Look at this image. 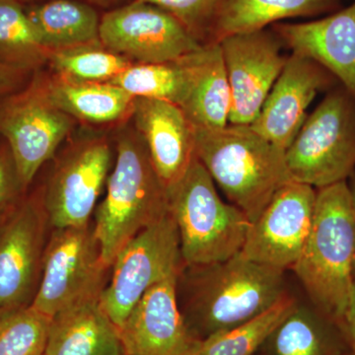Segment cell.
I'll list each match as a JSON object with an SVG mask.
<instances>
[{
  "label": "cell",
  "instance_id": "obj_5",
  "mask_svg": "<svg viewBox=\"0 0 355 355\" xmlns=\"http://www.w3.org/2000/svg\"><path fill=\"white\" fill-rule=\"evenodd\" d=\"M168 191V211L176 223L186 266L211 265L241 252L251 221L224 202L207 170L196 157Z\"/></svg>",
  "mask_w": 355,
  "mask_h": 355
},
{
  "label": "cell",
  "instance_id": "obj_21",
  "mask_svg": "<svg viewBox=\"0 0 355 355\" xmlns=\"http://www.w3.org/2000/svg\"><path fill=\"white\" fill-rule=\"evenodd\" d=\"M342 7L343 0H217L209 44L291 18L328 15Z\"/></svg>",
  "mask_w": 355,
  "mask_h": 355
},
{
  "label": "cell",
  "instance_id": "obj_9",
  "mask_svg": "<svg viewBox=\"0 0 355 355\" xmlns=\"http://www.w3.org/2000/svg\"><path fill=\"white\" fill-rule=\"evenodd\" d=\"M110 270L91 224L53 229L31 306L53 318L77 303L100 299L108 284Z\"/></svg>",
  "mask_w": 355,
  "mask_h": 355
},
{
  "label": "cell",
  "instance_id": "obj_26",
  "mask_svg": "<svg viewBox=\"0 0 355 355\" xmlns=\"http://www.w3.org/2000/svg\"><path fill=\"white\" fill-rule=\"evenodd\" d=\"M188 83L187 57L163 64H132L110 81L132 97L164 100L179 107Z\"/></svg>",
  "mask_w": 355,
  "mask_h": 355
},
{
  "label": "cell",
  "instance_id": "obj_1",
  "mask_svg": "<svg viewBox=\"0 0 355 355\" xmlns=\"http://www.w3.org/2000/svg\"><path fill=\"white\" fill-rule=\"evenodd\" d=\"M183 315L200 340L259 316L286 295L284 270L240 253L211 265L184 266Z\"/></svg>",
  "mask_w": 355,
  "mask_h": 355
},
{
  "label": "cell",
  "instance_id": "obj_22",
  "mask_svg": "<svg viewBox=\"0 0 355 355\" xmlns=\"http://www.w3.org/2000/svg\"><path fill=\"white\" fill-rule=\"evenodd\" d=\"M53 103L73 120L93 125H121L132 116L135 98L110 83H77L46 72Z\"/></svg>",
  "mask_w": 355,
  "mask_h": 355
},
{
  "label": "cell",
  "instance_id": "obj_23",
  "mask_svg": "<svg viewBox=\"0 0 355 355\" xmlns=\"http://www.w3.org/2000/svg\"><path fill=\"white\" fill-rule=\"evenodd\" d=\"M26 11L42 44L50 51L101 43V19L93 7L83 2L50 0Z\"/></svg>",
  "mask_w": 355,
  "mask_h": 355
},
{
  "label": "cell",
  "instance_id": "obj_32",
  "mask_svg": "<svg viewBox=\"0 0 355 355\" xmlns=\"http://www.w3.org/2000/svg\"><path fill=\"white\" fill-rule=\"evenodd\" d=\"M336 328L342 336L347 349L355 354V279L347 308Z\"/></svg>",
  "mask_w": 355,
  "mask_h": 355
},
{
  "label": "cell",
  "instance_id": "obj_4",
  "mask_svg": "<svg viewBox=\"0 0 355 355\" xmlns=\"http://www.w3.org/2000/svg\"><path fill=\"white\" fill-rule=\"evenodd\" d=\"M195 139L200 162L251 222L258 218L273 195L292 181L286 151L263 139L251 125L195 128Z\"/></svg>",
  "mask_w": 355,
  "mask_h": 355
},
{
  "label": "cell",
  "instance_id": "obj_6",
  "mask_svg": "<svg viewBox=\"0 0 355 355\" xmlns=\"http://www.w3.org/2000/svg\"><path fill=\"white\" fill-rule=\"evenodd\" d=\"M293 181L319 189L355 173V98L335 86L309 114L286 151Z\"/></svg>",
  "mask_w": 355,
  "mask_h": 355
},
{
  "label": "cell",
  "instance_id": "obj_28",
  "mask_svg": "<svg viewBox=\"0 0 355 355\" xmlns=\"http://www.w3.org/2000/svg\"><path fill=\"white\" fill-rule=\"evenodd\" d=\"M135 64L101 43L51 51V73L77 83H110Z\"/></svg>",
  "mask_w": 355,
  "mask_h": 355
},
{
  "label": "cell",
  "instance_id": "obj_10",
  "mask_svg": "<svg viewBox=\"0 0 355 355\" xmlns=\"http://www.w3.org/2000/svg\"><path fill=\"white\" fill-rule=\"evenodd\" d=\"M184 266L176 223L168 211L121 250L111 266L100 304L121 328L151 287L180 275Z\"/></svg>",
  "mask_w": 355,
  "mask_h": 355
},
{
  "label": "cell",
  "instance_id": "obj_14",
  "mask_svg": "<svg viewBox=\"0 0 355 355\" xmlns=\"http://www.w3.org/2000/svg\"><path fill=\"white\" fill-rule=\"evenodd\" d=\"M218 44L231 91L229 123L250 125L286 64L284 44L272 28L232 35Z\"/></svg>",
  "mask_w": 355,
  "mask_h": 355
},
{
  "label": "cell",
  "instance_id": "obj_37",
  "mask_svg": "<svg viewBox=\"0 0 355 355\" xmlns=\"http://www.w3.org/2000/svg\"><path fill=\"white\" fill-rule=\"evenodd\" d=\"M17 1H19L20 3H23V2H29L32 1V0H17Z\"/></svg>",
  "mask_w": 355,
  "mask_h": 355
},
{
  "label": "cell",
  "instance_id": "obj_17",
  "mask_svg": "<svg viewBox=\"0 0 355 355\" xmlns=\"http://www.w3.org/2000/svg\"><path fill=\"white\" fill-rule=\"evenodd\" d=\"M272 30L292 53L323 67L355 98V0L320 19L275 23Z\"/></svg>",
  "mask_w": 355,
  "mask_h": 355
},
{
  "label": "cell",
  "instance_id": "obj_33",
  "mask_svg": "<svg viewBox=\"0 0 355 355\" xmlns=\"http://www.w3.org/2000/svg\"><path fill=\"white\" fill-rule=\"evenodd\" d=\"M32 74L0 64V99L22 87Z\"/></svg>",
  "mask_w": 355,
  "mask_h": 355
},
{
  "label": "cell",
  "instance_id": "obj_27",
  "mask_svg": "<svg viewBox=\"0 0 355 355\" xmlns=\"http://www.w3.org/2000/svg\"><path fill=\"white\" fill-rule=\"evenodd\" d=\"M296 305L295 299L286 293L259 316L203 340L197 355H253Z\"/></svg>",
  "mask_w": 355,
  "mask_h": 355
},
{
  "label": "cell",
  "instance_id": "obj_16",
  "mask_svg": "<svg viewBox=\"0 0 355 355\" xmlns=\"http://www.w3.org/2000/svg\"><path fill=\"white\" fill-rule=\"evenodd\" d=\"M338 81L309 58L291 53L251 128L286 151L307 119V109L321 91Z\"/></svg>",
  "mask_w": 355,
  "mask_h": 355
},
{
  "label": "cell",
  "instance_id": "obj_38",
  "mask_svg": "<svg viewBox=\"0 0 355 355\" xmlns=\"http://www.w3.org/2000/svg\"><path fill=\"white\" fill-rule=\"evenodd\" d=\"M0 140H1V137H0Z\"/></svg>",
  "mask_w": 355,
  "mask_h": 355
},
{
  "label": "cell",
  "instance_id": "obj_36",
  "mask_svg": "<svg viewBox=\"0 0 355 355\" xmlns=\"http://www.w3.org/2000/svg\"><path fill=\"white\" fill-rule=\"evenodd\" d=\"M338 355H355V354H352V352H349V350H347V352H343V354H340Z\"/></svg>",
  "mask_w": 355,
  "mask_h": 355
},
{
  "label": "cell",
  "instance_id": "obj_15",
  "mask_svg": "<svg viewBox=\"0 0 355 355\" xmlns=\"http://www.w3.org/2000/svg\"><path fill=\"white\" fill-rule=\"evenodd\" d=\"M179 275L151 287L119 328L125 355H197L202 340L182 313Z\"/></svg>",
  "mask_w": 355,
  "mask_h": 355
},
{
  "label": "cell",
  "instance_id": "obj_30",
  "mask_svg": "<svg viewBox=\"0 0 355 355\" xmlns=\"http://www.w3.org/2000/svg\"><path fill=\"white\" fill-rule=\"evenodd\" d=\"M176 18L202 44H209L217 0H137Z\"/></svg>",
  "mask_w": 355,
  "mask_h": 355
},
{
  "label": "cell",
  "instance_id": "obj_35",
  "mask_svg": "<svg viewBox=\"0 0 355 355\" xmlns=\"http://www.w3.org/2000/svg\"><path fill=\"white\" fill-rule=\"evenodd\" d=\"M15 205H10V207H3V209H0V226H1V224L3 223L4 220H6L7 216L10 214L11 210H12L13 207H15Z\"/></svg>",
  "mask_w": 355,
  "mask_h": 355
},
{
  "label": "cell",
  "instance_id": "obj_29",
  "mask_svg": "<svg viewBox=\"0 0 355 355\" xmlns=\"http://www.w3.org/2000/svg\"><path fill=\"white\" fill-rule=\"evenodd\" d=\"M51 321L31 305L0 308V355H43Z\"/></svg>",
  "mask_w": 355,
  "mask_h": 355
},
{
  "label": "cell",
  "instance_id": "obj_20",
  "mask_svg": "<svg viewBox=\"0 0 355 355\" xmlns=\"http://www.w3.org/2000/svg\"><path fill=\"white\" fill-rule=\"evenodd\" d=\"M189 83L180 107L195 128L217 130L229 123L231 91L220 44H205L187 55Z\"/></svg>",
  "mask_w": 355,
  "mask_h": 355
},
{
  "label": "cell",
  "instance_id": "obj_19",
  "mask_svg": "<svg viewBox=\"0 0 355 355\" xmlns=\"http://www.w3.org/2000/svg\"><path fill=\"white\" fill-rule=\"evenodd\" d=\"M43 355H125V350L118 327L100 299H92L51 318Z\"/></svg>",
  "mask_w": 355,
  "mask_h": 355
},
{
  "label": "cell",
  "instance_id": "obj_34",
  "mask_svg": "<svg viewBox=\"0 0 355 355\" xmlns=\"http://www.w3.org/2000/svg\"><path fill=\"white\" fill-rule=\"evenodd\" d=\"M347 184H349L350 196H352V209H354V214L355 219V173L352 175V177L349 178V181H347ZM354 277H355V261H354Z\"/></svg>",
  "mask_w": 355,
  "mask_h": 355
},
{
  "label": "cell",
  "instance_id": "obj_11",
  "mask_svg": "<svg viewBox=\"0 0 355 355\" xmlns=\"http://www.w3.org/2000/svg\"><path fill=\"white\" fill-rule=\"evenodd\" d=\"M51 228L41 188L28 191L0 226V308L31 305Z\"/></svg>",
  "mask_w": 355,
  "mask_h": 355
},
{
  "label": "cell",
  "instance_id": "obj_18",
  "mask_svg": "<svg viewBox=\"0 0 355 355\" xmlns=\"http://www.w3.org/2000/svg\"><path fill=\"white\" fill-rule=\"evenodd\" d=\"M132 125L166 188L186 174L196 157L195 128L181 107L164 100L135 98Z\"/></svg>",
  "mask_w": 355,
  "mask_h": 355
},
{
  "label": "cell",
  "instance_id": "obj_3",
  "mask_svg": "<svg viewBox=\"0 0 355 355\" xmlns=\"http://www.w3.org/2000/svg\"><path fill=\"white\" fill-rule=\"evenodd\" d=\"M355 219L347 182L317 190L314 218L292 266L318 313L342 318L355 279Z\"/></svg>",
  "mask_w": 355,
  "mask_h": 355
},
{
  "label": "cell",
  "instance_id": "obj_12",
  "mask_svg": "<svg viewBox=\"0 0 355 355\" xmlns=\"http://www.w3.org/2000/svg\"><path fill=\"white\" fill-rule=\"evenodd\" d=\"M99 38L135 64L175 62L205 46L171 14L137 0L105 14Z\"/></svg>",
  "mask_w": 355,
  "mask_h": 355
},
{
  "label": "cell",
  "instance_id": "obj_13",
  "mask_svg": "<svg viewBox=\"0 0 355 355\" xmlns=\"http://www.w3.org/2000/svg\"><path fill=\"white\" fill-rule=\"evenodd\" d=\"M317 190L289 181L251 222L241 254L249 260L286 270L302 253L314 218Z\"/></svg>",
  "mask_w": 355,
  "mask_h": 355
},
{
  "label": "cell",
  "instance_id": "obj_25",
  "mask_svg": "<svg viewBox=\"0 0 355 355\" xmlns=\"http://www.w3.org/2000/svg\"><path fill=\"white\" fill-rule=\"evenodd\" d=\"M50 51L17 0H0V64L26 73L48 64Z\"/></svg>",
  "mask_w": 355,
  "mask_h": 355
},
{
  "label": "cell",
  "instance_id": "obj_8",
  "mask_svg": "<svg viewBox=\"0 0 355 355\" xmlns=\"http://www.w3.org/2000/svg\"><path fill=\"white\" fill-rule=\"evenodd\" d=\"M55 157L48 179L40 186L51 228L88 225L109 177L111 141L104 135L83 133L69 140Z\"/></svg>",
  "mask_w": 355,
  "mask_h": 355
},
{
  "label": "cell",
  "instance_id": "obj_31",
  "mask_svg": "<svg viewBox=\"0 0 355 355\" xmlns=\"http://www.w3.org/2000/svg\"><path fill=\"white\" fill-rule=\"evenodd\" d=\"M28 189L21 179L19 170L10 148L0 140V209L15 205L24 198Z\"/></svg>",
  "mask_w": 355,
  "mask_h": 355
},
{
  "label": "cell",
  "instance_id": "obj_2",
  "mask_svg": "<svg viewBox=\"0 0 355 355\" xmlns=\"http://www.w3.org/2000/svg\"><path fill=\"white\" fill-rule=\"evenodd\" d=\"M116 161L106 193L95 210L94 230L109 266L140 231L168 214V191L154 169L146 142L125 123L114 135Z\"/></svg>",
  "mask_w": 355,
  "mask_h": 355
},
{
  "label": "cell",
  "instance_id": "obj_7",
  "mask_svg": "<svg viewBox=\"0 0 355 355\" xmlns=\"http://www.w3.org/2000/svg\"><path fill=\"white\" fill-rule=\"evenodd\" d=\"M76 123L51 100L43 69L0 99V137L10 148L28 189L69 139Z\"/></svg>",
  "mask_w": 355,
  "mask_h": 355
},
{
  "label": "cell",
  "instance_id": "obj_24",
  "mask_svg": "<svg viewBox=\"0 0 355 355\" xmlns=\"http://www.w3.org/2000/svg\"><path fill=\"white\" fill-rule=\"evenodd\" d=\"M268 340L275 355H338L347 352L335 324L320 313L298 305Z\"/></svg>",
  "mask_w": 355,
  "mask_h": 355
}]
</instances>
